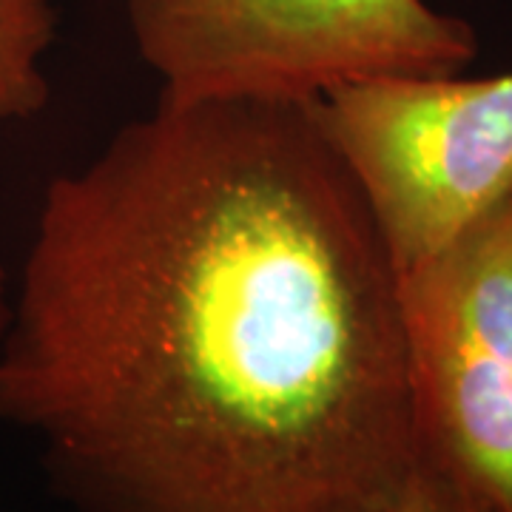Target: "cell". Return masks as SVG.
I'll use <instances>...</instances> for the list:
<instances>
[{
    "instance_id": "obj_6",
    "label": "cell",
    "mask_w": 512,
    "mask_h": 512,
    "mask_svg": "<svg viewBox=\"0 0 512 512\" xmlns=\"http://www.w3.org/2000/svg\"><path fill=\"white\" fill-rule=\"evenodd\" d=\"M387 512H487L439 470L421 461L402 498Z\"/></svg>"
},
{
    "instance_id": "obj_2",
    "label": "cell",
    "mask_w": 512,
    "mask_h": 512,
    "mask_svg": "<svg viewBox=\"0 0 512 512\" xmlns=\"http://www.w3.org/2000/svg\"><path fill=\"white\" fill-rule=\"evenodd\" d=\"M160 100H319L376 77L458 74L470 23L427 0H123Z\"/></svg>"
},
{
    "instance_id": "obj_3",
    "label": "cell",
    "mask_w": 512,
    "mask_h": 512,
    "mask_svg": "<svg viewBox=\"0 0 512 512\" xmlns=\"http://www.w3.org/2000/svg\"><path fill=\"white\" fill-rule=\"evenodd\" d=\"M458 74L359 80L316 100L399 274L447 248L512 188V72Z\"/></svg>"
},
{
    "instance_id": "obj_7",
    "label": "cell",
    "mask_w": 512,
    "mask_h": 512,
    "mask_svg": "<svg viewBox=\"0 0 512 512\" xmlns=\"http://www.w3.org/2000/svg\"><path fill=\"white\" fill-rule=\"evenodd\" d=\"M9 316H12V282H9L6 268L0 265V339H3V333H6Z\"/></svg>"
},
{
    "instance_id": "obj_5",
    "label": "cell",
    "mask_w": 512,
    "mask_h": 512,
    "mask_svg": "<svg viewBox=\"0 0 512 512\" xmlns=\"http://www.w3.org/2000/svg\"><path fill=\"white\" fill-rule=\"evenodd\" d=\"M55 35V0H0V128L46 109V57Z\"/></svg>"
},
{
    "instance_id": "obj_4",
    "label": "cell",
    "mask_w": 512,
    "mask_h": 512,
    "mask_svg": "<svg viewBox=\"0 0 512 512\" xmlns=\"http://www.w3.org/2000/svg\"><path fill=\"white\" fill-rule=\"evenodd\" d=\"M399 296L421 461L512 512V188Z\"/></svg>"
},
{
    "instance_id": "obj_1",
    "label": "cell",
    "mask_w": 512,
    "mask_h": 512,
    "mask_svg": "<svg viewBox=\"0 0 512 512\" xmlns=\"http://www.w3.org/2000/svg\"><path fill=\"white\" fill-rule=\"evenodd\" d=\"M0 421L80 512L402 498L421 453L399 271L316 100H157L46 185Z\"/></svg>"
}]
</instances>
